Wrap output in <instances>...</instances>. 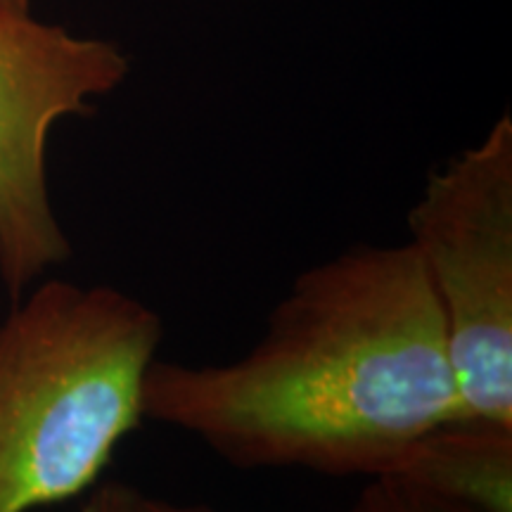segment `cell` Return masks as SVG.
<instances>
[{
  "mask_svg": "<svg viewBox=\"0 0 512 512\" xmlns=\"http://www.w3.org/2000/svg\"><path fill=\"white\" fill-rule=\"evenodd\" d=\"M159 313L110 285L48 280L0 323V512L88 494L143 425Z\"/></svg>",
  "mask_w": 512,
  "mask_h": 512,
  "instance_id": "2",
  "label": "cell"
},
{
  "mask_svg": "<svg viewBox=\"0 0 512 512\" xmlns=\"http://www.w3.org/2000/svg\"><path fill=\"white\" fill-rule=\"evenodd\" d=\"M140 491L124 482H102L88 491L79 512H136Z\"/></svg>",
  "mask_w": 512,
  "mask_h": 512,
  "instance_id": "7",
  "label": "cell"
},
{
  "mask_svg": "<svg viewBox=\"0 0 512 512\" xmlns=\"http://www.w3.org/2000/svg\"><path fill=\"white\" fill-rule=\"evenodd\" d=\"M408 228L465 420L512 427V119L434 171Z\"/></svg>",
  "mask_w": 512,
  "mask_h": 512,
  "instance_id": "3",
  "label": "cell"
},
{
  "mask_svg": "<svg viewBox=\"0 0 512 512\" xmlns=\"http://www.w3.org/2000/svg\"><path fill=\"white\" fill-rule=\"evenodd\" d=\"M0 8L10 10V12H19V15H29L31 0H0Z\"/></svg>",
  "mask_w": 512,
  "mask_h": 512,
  "instance_id": "9",
  "label": "cell"
},
{
  "mask_svg": "<svg viewBox=\"0 0 512 512\" xmlns=\"http://www.w3.org/2000/svg\"><path fill=\"white\" fill-rule=\"evenodd\" d=\"M349 512H477L401 477H370Z\"/></svg>",
  "mask_w": 512,
  "mask_h": 512,
  "instance_id": "6",
  "label": "cell"
},
{
  "mask_svg": "<svg viewBox=\"0 0 512 512\" xmlns=\"http://www.w3.org/2000/svg\"><path fill=\"white\" fill-rule=\"evenodd\" d=\"M477 512H512V427L446 422L422 434L389 475Z\"/></svg>",
  "mask_w": 512,
  "mask_h": 512,
  "instance_id": "5",
  "label": "cell"
},
{
  "mask_svg": "<svg viewBox=\"0 0 512 512\" xmlns=\"http://www.w3.org/2000/svg\"><path fill=\"white\" fill-rule=\"evenodd\" d=\"M136 512H214L207 505H181L164 501V498H150V496H138Z\"/></svg>",
  "mask_w": 512,
  "mask_h": 512,
  "instance_id": "8",
  "label": "cell"
},
{
  "mask_svg": "<svg viewBox=\"0 0 512 512\" xmlns=\"http://www.w3.org/2000/svg\"><path fill=\"white\" fill-rule=\"evenodd\" d=\"M143 418L240 470L370 479L422 434L463 420V406L437 299L406 242L354 245L306 268L238 361L155 358Z\"/></svg>",
  "mask_w": 512,
  "mask_h": 512,
  "instance_id": "1",
  "label": "cell"
},
{
  "mask_svg": "<svg viewBox=\"0 0 512 512\" xmlns=\"http://www.w3.org/2000/svg\"><path fill=\"white\" fill-rule=\"evenodd\" d=\"M128 76L110 41L0 8V280L12 304L72 256L48 190V138Z\"/></svg>",
  "mask_w": 512,
  "mask_h": 512,
  "instance_id": "4",
  "label": "cell"
}]
</instances>
